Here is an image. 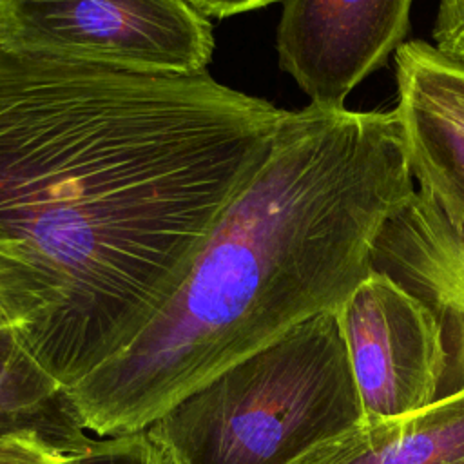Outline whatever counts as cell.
Masks as SVG:
<instances>
[{
	"instance_id": "8fae6325",
	"label": "cell",
	"mask_w": 464,
	"mask_h": 464,
	"mask_svg": "<svg viewBox=\"0 0 464 464\" xmlns=\"http://www.w3.org/2000/svg\"><path fill=\"white\" fill-rule=\"evenodd\" d=\"M63 464H172L165 450L147 430L87 437L82 444L67 451Z\"/></svg>"
},
{
	"instance_id": "9c48e42d",
	"label": "cell",
	"mask_w": 464,
	"mask_h": 464,
	"mask_svg": "<svg viewBox=\"0 0 464 464\" xmlns=\"http://www.w3.org/2000/svg\"><path fill=\"white\" fill-rule=\"evenodd\" d=\"M286 464H464V379L413 413L361 415Z\"/></svg>"
},
{
	"instance_id": "277c9868",
	"label": "cell",
	"mask_w": 464,
	"mask_h": 464,
	"mask_svg": "<svg viewBox=\"0 0 464 464\" xmlns=\"http://www.w3.org/2000/svg\"><path fill=\"white\" fill-rule=\"evenodd\" d=\"M4 47L152 74L205 72L210 20L188 0H0Z\"/></svg>"
},
{
	"instance_id": "7a4b0ae2",
	"label": "cell",
	"mask_w": 464,
	"mask_h": 464,
	"mask_svg": "<svg viewBox=\"0 0 464 464\" xmlns=\"http://www.w3.org/2000/svg\"><path fill=\"white\" fill-rule=\"evenodd\" d=\"M413 192L395 109L290 111L161 310L67 390L82 428L145 430L297 324L335 312L373 272L377 237Z\"/></svg>"
},
{
	"instance_id": "ba28073f",
	"label": "cell",
	"mask_w": 464,
	"mask_h": 464,
	"mask_svg": "<svg viewBox=\"0 0 464 464\" xmlns=\"http://www.w3.org/2000/svg\"><path fill=\"white\" fill-rule=\"evenodd\" d=\"M373 266L435 310L464 375V225L415 190L379 234Z\"/></svg>"
},
{
	"instance_id": "52a82bcc",
	"label": "cell",
	"mask_w": 464,
	"mask_h": 464,
	"mask_svg": "<svg viewBox=\"0 0 464 464\" xmlns=\"http://www.w3.org/2000/svg\"><path fill=\"white\" fill-rule=\"evenodd\" d=\"M393 62L395 111L413 181L464 225V100L446 80L433 44L404 42Z\"/></svg>"
},
{
	"instance_id": "8992f818",
	"label": "cell",
	"mask_w": 464,
	"mask_h": 464,
	"mask_svg": "<svg viewBox=\"0 0 464 464\" xmlns=\"http://www.w3.org/2000/svg\"><path fill=\"white\" fill-rule=\"evenodd\" d=\"M279 65L312 105L344 109L350 92L402 45L413 0H283Z\"/></svg>"
},
{
	"instance_id": "9a60e30c",
	"label": "cell",
	"mask_w": 464,
	"mask_h": 464,
	"mask_svg": "<svg viewBox=\"0 0 464 464\" xmlns=\"http://www.w3.org/2000/svg\"><path fill=\"white\" fill-rule=\"evenodd\" d=\"M439 51V49H437ZM439 63H440V69L446 76V80L450 82V85L457 91V94L464 100V65L448 58L446 54H442L439 51Z\"/></svg>"
},
{
	"instance_id": "3957f363",
	"label": "cell",
	"mask_w": 464,
	"mask_h": 464,
	"mask_svg": "<svg viewBox=\"0 0 464 464\" xmlns=\"http://www.w3.org/2000/svg\"><path fill=\"white\" fill-rule=\"evenodd\" d=\"M361 417L334 312L230 366L145 428L172 464H286Z\"/></svg>"
},
{
	"instance_id": "5bb4252c",
	"label": "cell",
	"mask_w": 464,
	"mask_h": 464,
	"mask_svg": "<svg viewBox=\"0 0 464 464\" xmlns=\"http://www.w3.org/2000/svg\"><path fill=\"white\" fill-rule=\"evenodd\" d=\"M196 9H199L207 18H225L252 9L266 7L279 0H188Z\"/></svg>"
},
{
	"instance_id": "7c38bea8",
	"label": "cell",
	"mask_w": 464,
	"mask_h": 464,
	"mask_svg": "<svg viewBox=\"0 0 464 464\" xmlns=\"http://www.w3.org/2000/svg\"><path fill=\"white\" fill-rule=\"evenodd\" d=\"M72 448L38 433L9 437L0 440V464H63Z\"/></svg>"
},
{
	"instance_id": "6da1fadb",
	"label": "cell",
	"mask_w": 464,
	"mask_h": 464,
	"mask_svg": "<svg viewBox=\"0 0 464 464\" xmlns=\"http://www.w3.org/2000/svg\"><path fill=\"white\" fill-rule=\"evenodd\" d=\"M290 111L0 49V314L65 390L152 321Z\"/></svg>"
},
{
	"instance_id": "30bf717a",
	"label": "cell",
	"mask_w": 464,
	"mask_h": 464,
	"mask_svg": "<svg viewBox=\"0 0 464 464\" xmlns=\"http://www.w3.org/2000/svg\"><path fill=\"white\" fill-rule=\"evenodd\" d=\"M31 433L69 448L91 435L67 390L34 361L0 314V440Z\"/></svg>"
},
{
	"instance_id": "4fadbf2b",
	"label": "cell",
	"mask_w": 464,
	"mask_h": 464,
	"mask_svg": "<svg viewBox=\"0 0 464 464\" xmlns=\"http://www.w3.org/2000/svg\"><path fill=\"white\" fill-rule=\"evenodd\" d=\"M433 40L442 54L464 65V0H439Z\"/></svg>"
},
{
	"instance_id": "2e32d148",
	"label": "cell",
	"mask_w": 464,
	"mask_h": 464,
	"mask_svg": "<svg viewBox=\"0 0 464 464\" xmlns=\"http://www.w3.org/2000/svg\"><path fill=\"white\" fill-rule=\"evenodd\" d=\"M4 47V40H2V29H0V49Z\"/></svg>"
},
{
	"instance_id": "5b68a950",
	"label": "cell",
	"mask_w": 464,
	"mask_h": 464,
	"mask_svg": "<svg viewBox=\"0 0 464 464\" xmlns=\"http://www.w3.org/2000/svg\"><path fill=\"white\" fill-rule=\"evenodd\" d=\"M361 415L397 417L439 399L450 366L435 310L384 270L362 279L334 312Z\"/></svg>"
}]
</instances>
